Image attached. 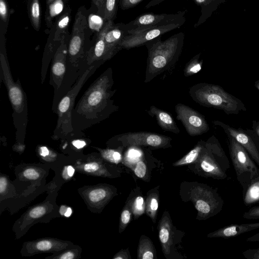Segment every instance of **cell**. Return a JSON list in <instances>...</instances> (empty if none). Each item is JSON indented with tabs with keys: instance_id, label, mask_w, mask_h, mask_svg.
<instances>
[{
	"instance_id": "42",
	"label": "cell",
	"mask_w": 259,
	"mask_h": 259,
	"mask_svg": "<svg viewBox=\"0 0 259 259\" xmlns=\"http://www.w3.org/2000/svg\"><path fill=\"white\" fill-rule=\"evenodd\" d=\"M0 14L1 18L6 22L8 18L7 7L5 0H0Z\"/></svg>"
},
{
	"instance_id": "25",
	"label": "cell",
	"mask_w": 259,
	"mask_h": 259,
	"mask_svg": "<svg viewBox=\"0 0 259 259\" xmlns=\"http://www.w3.org/2000/svg\"><path fill=\"white\" fill-rule=\"evenodd\" d=\"M154 248L149 238L141 239L138 250V258L153 259L154 258Z\"/></svg>"
},
{
	"instance_id": "51",
	"label": "cell",
	"mask_w": 259,
	"mask_h": 259,
	"mask_svg": "<svg viewBox=\"0 0 259 259\" xmlns=\"http://www.w3.org/2000/svg\"><path fill=\"white\" fill-rule=\"evenodd\" d=\"M39 154L42 157H46L50 154V151L45 146L40 147L39 150Z\"/></svg>"
},
{
	"instance_id": "41",
	"label": "cell",
	"mask_w": 259,
	"mask_h": 259,
	"mask_svg": "<svg viewBox=\"0 0 259 259\" xmlns=\"http://www.w3.org/2000/svg\"><path fill=\"white\" fill-rule=\"evenodd\" d=\"M242 254L247 259H259V248L247 249Z\"/></svg>"
},
{
	"instance_id": "4",
	"label": "cell",
	"mask_w": 259,
	"mask_h": 259,
	"mask_svg": "<svg viewBox=\"0 0 259 259\" xmlns=\"http://www.w3.org/2000/svg\"><path fill=\"white\" fill-rule=\"evenodd\" d=\"M189 94L200 105L223 110L227 114H238L247 110L239 99L217 84L198 83L190 88Z\"/></svg>"
},
{
	"instance_id": "12",
	"label": "cell",
	"mask_w": 259,
	"mask_h": 259,
	"mask_svg": "<svg viewBox=\"0 0 259 259\" xmlns=\"http://www.w3.org/2000/svg\"><path fill=\"white\" fill-rule=\"evenodd\" d=\"M175 111L177 119L181 121L190 136H199L209 131L204 116L190 107L178 103L175 106Z\"/></svg>"
},
{
	"instance_id": "47",
	"label": "cell",
	"mask_w": 259,
	"mask_h": 259,
	"mask_svg": "<svg viewBox=\"0 0 259 259\" xmlns=\"http://www.w3.org/2000/svg\"><path fill=\"white\" fill-rule=\"evenodd\" d=\"M60 212L61 214L64 215L66 217H69L72 213V209L69 207L62 206L60 209Z\"/></svg>"
},
{
	"instance_id": "29",
	"label": "cell",
	"mask_w": 259,
	"mask_h": 259,
	"mask_svg": "<svg viewBox=\"0 0 259 259\" xmlns=\"http://www.w3.org/2000/svg\"><path fill=\"white\" fill-rule=\"evenodd\" d=\"M69 21V18L68 16H64L58 22L57 26L56 31L54 34L53 41L54 42H60L62 36L64 34L66 29H67V25Z\"/></svg>"
},
{
	"instance_id": "48",
	"label": "cell",
	"mask_w": 259,
	"mask_h": 259,
	"mask_svg": "<svg viewBox=\"0 0 259 259\" xmlns=\"http://www.w3.org/2000/svg\"><path fill=\"white\" fill-rule=\"evenodd\" d=\"M72 144L75 148L77 149H81L85 146L86 143L83 140L77 139L72 141Z\"/></svg>"
},
{
	"instance_id": "10",
	"label": "cell",
	"mask_w": 259,
	"mask_h": 259,
	"mask_svg": "<svg viewBox=\"0 0 259 259\" xmlns=\"http://www.w3.org/2000/svg\"><path fill=\"white\" fill-rule=\"evenodd\" d=\"M196 193L195 207L200 219H208L222 210L224 201L216 190L201 185L197 187Z\"/></svg>"
},
{
	"instance_id": "45",
	"label": "cell",
	"mask_w": 259,
	"mask_h": 259,
	"mask_svg": "<svg viewBox=\"0 0 259 259\" xmlns=\"http://www.w3.org/2000/svg\"><path fill=\"white\" fill-rule=\"evenodd\" d=\"M8 182L7 179L4 177L1 176L0 178V193L3 194L7 189L8 187Z\"/></svg>"
},
{
	"instance_id": "46",
	"label": "cell",
	"mask_w": 259,
	"mask_h": 259,
	"mask_svg": "<svg viewBox=\"0 0 259 259\" xmlns=\"http://www.w3.org/2000/svg\"><path fill=\"white\" fill-rule=\"evenodd\" d=\"M62 4L60 3H56L51 8L50 10H53V12L50 13V14L52 15L58 14L62 11Z\"/></svg>"
},
{
	"instance_id": "38",
	"label": "cell",
	"mask_w": 259,
	"mask_h": 259,
	"mask_svg": "<svg viewBox=\"0 0 259 259\" xmlns=\"http://www.w3.org/2000/svg\"><path fill=\"white\" fill-rule=\"evenodd\" d=\"M23 176L28 180H36L40 177V173L36 169L30 167L24 170L23 172Z\"/></svg>"
},
{
	"instance_id": "14",
	"label": "cell",
	"mask_w": 259,
	"mask_h": 259,
	"mask_svg": "<svg viewBox=\"0 0 259 259\" xmlns=\"http://www.w3.org/2000/svg\"><path fill=\"white\" fill-rule=\"evenodd\" d=\"M67 45L65 35L64 34L54 55L51 67L50 84L54 88V96L58 92L66 74L68 53Z\"/></svg>"
},
{
	"instance_id": "37",
	"label": "cell",
	"mask_w": 259,
	"mask_h": 259,
	"mask_svg": "<svg viewBox=\"0 0 259 259\" xmlns=\"http://www.w3.org/2000/svg\"><path fill=\"white\" fill-rule=\"evenodd\" d=\"M243 218L247 220L259 219V205L250 207L243 213Z\"/></svg>"
},
{
	"instance_id": "33",
	"label": "cell",
	"mask_w": 259,
	"mask_h": 259,
	"mask_svg": "<svg viewBox=\"0 0 259 259\" xmlns=\"http://www.w3.org/2000/svg\"><path fill=\"white\" fill-rule=\"evenodd\" d=\"M147 213L152 219L155 218L156 211L158 207V199L156 195H150L146 201Z\"/></svg>"
},
{
	"instance_id": "34",
	"label": "cell",
	"mask_w": 259,
	"mask_h": 259,
	"mask_svg": "<svg viewBox=\"0 0 259 259\" xmlns=\"http://www.w3.org/2000/svg\"><path fill=\"white\" fill-rule=\"evenodd\" d=\"M145 202L143 197L137 196L132 204V210L136 218L141 215L144 211Z\"/></svg>"
},
{
	"instance_id": "6",
	"label": "cell",
	"mask_w": 259,
	"mask_h": 259,
	"mask_svg": "<svg viewBox=\"0 0 259 259\" xmlns=\"http://www.w3.org/2000/svg\"><path fill=\"white\" fill-rule=\"evenodd\" d=\"M198 159L201 171L205 176L217 180H224L228 178L227 171L230 167V162L215 136H211L205 142Z\"/></svg>"
},
{
	"instance_id": "50",
	"label": "cell",
	"mask_w": 259,
	"mask_h": 259,
	"mask_svg": "<svg viewBox=\"0 0 259 259\" xmlns=\"http://www.w3.org/2000/svg\"><path fill=\"white\" fill-rule=\"evenodd\" d=\"M166 0H151L145 7V9H149L152 7L160 4Z\"/></svg>"
},
{
	"instance_id": "5",
	"label": "cell",
	"mask_w": 259,
	"mask_h": 259,
	"mask_svg": "<svg viewBox=\"0 0 259 259\" xmlns=\"http://www.w3.org/2000/svg\"><path fill=\"white\" fill-rule=\"evenodd\" d=\"M101 65V63H96L87 69L59 102L54 111L58 116L57 124L52 136L54 140L65 141L76 137L71 122L76 98L88 79Z\"/></svg>"
},
{
	"instance_id": "27",
	"label": "cell",
	"mask_w": 259,
	"mask_h": 259,
	"mask_svg": "<svg viewBox=\"0 0 259 259\" xmlns=\"http://www.w3.org/2000/svg\"><path fill=\"white\" fill-rule=\"evenodd\" d=\"M122 146L117 149H102L97 148L101 156L106 160L115 163H119L121 160V154L120 149Z\"/></svg>"
},
{
	"instance_id": "3",
	"label": "cell",
	"mask_w": 259,
	"mask_h": 259,
	"mask_svg": "<svg viewBox=\"0 0 259 259\" xmlns=\"http://www.w3.org/2000/svg\"><path fill=\"white\" fill-rule=\"evenodd\" d=\"M1 79L7 89L13 109L12 117L16 129V144L24 145L26 127L28 121V104L25 92L20 80L15 82L12 77L8 60L4 50L0 54Z\"/></svg>"
},
{
	"instance_id": "43",
	"label": "cell",
	"mask_w": 259,
	"mask_h": 259,
	"mask_svg": "<svg viewBox=\"0 0 259 259\" xmlns=\"http://www.w3.org/2000/svg\"><path fill=\"white\" fill-rule=\"evenodd\" d=\"M74 171V168L72 166H67L63 170V176L64 178H70L73 176Z\"/></svg>"
},
{
	"instance_id": "16",
	"label": "cell",
	"mask_w": 259,
	"mask_h": 259,
	"mask_svg": "<svg viewBox=\"0 0 259 259\" xmlns=\"http://www.w3.org/2000/svg\"><path fill=\"white\" fill-rule=\"evenodd\" d=\"M128 34L126 24H115L113 21H110L105 35L106 61L111 59L121 50V42Z\"/></svg>"
},
{
	"instance_id": "49",
	"label": "cell",
	"mask_w": 259,
	"mask_h": 259,
	"mask_svg": "<svg viewBox=\"0 0 259 259\" xmlns=\"http://www.w3.org/2000/svg\"><path fill=\"white\" fill-rule=\"evenodd\" d=\"M252 127V130L254 132L255 134H256L257 137L259 140V120H253Z\"/></svg>"
},
{
	"instance_id": "44",
	"label": "cell",
	"mask_w": 259,
	"mask_h": 259,
	"mask_svg": "<svg viewBox=\"0 0 259 259\" xmlns=\"http://www.w3.org/2000/svg\"><path fill=\"white\" fill-rule=\"evenodd\" d=\"M98 9L99 13L102 16H104L105 5L106 0H93Z\"/></svg>"
},
{
	"instance_id": "36",
	"label": "cell",
	"mask_w": 259,
	"mask_h": 259,
	"mask_svg": "<svg viewBox=\"0 0 259 259\" xmlns=\"http://www.w3.org/2000/svg\"><path fill=\"white\" fill-rule=\"evenodd\" d=\"M89 23L90 28L95 30H99L103 27V19L99 16L93 15L90 16Z\"/></svg>"
},
{
	"instance_id": "53",
	"label": "cell",
	"mask_w": 259,
	"mask_h": 259,
	"mask_svg": "<svg viewBox=\"0 0 259 259\" xmlns=\"http://www.w3.org/2000/svg\"><path fill=\"white\" fill-rule=\"evenodd\" d=\"M246 240L247 242H259V232L248 237Z\"/></svg>"
},
{
	"instance_id": "28",
	"label": "cell",
	"mask_w": 259,
	"mask_h": 259,
	"mask_svg": "<svg viewBox=\"0 0 259 259\" xmlns=\"http://www.w3.org/2000/svg\"><path fill=\"white\" fill-rule=\"evenodd\" d=\"M117 10V0H106L103 19L107 22L113 21Z\"/></svg>"
},
{
	"instance_id": "7",
	"label": "cell",
	"mask_w": 259,
	"mask_h": 259,
	"mask_svg": "<svg viewBox=\"0 0 259 259\" xmlns=\"http://www.w3.org/2000/svg\"><path fill=\"white\" fill-rule=\"evenodd\" d=\"M227 137L230 158L237 179L242 187L259 171V167L240 144L232 137Z\"/></svg>"
},
{
	"instance_id": "21",
	"label": "cell",
	"mask_w": 259,
	"mask_h": 259,
	"mask_svg": "<svg viewBox=\"0 0 259 259\" xmlns=\"http://www.w3.org/2000/svg\"><path fill=\"white\" fill-rule=\"evenodd\" d=\"M52 206L49 203H41L28 210L19 220L20 228L24 229L49 213Z\"/></svg>"
},
{
	"instance_id": "30",
	"label": "cell",
	"mask_w": 259,
	"mask_h": 259,
	"mask_svg": "<svg viewBox=\"0 0 259 259\" xmlns=\"http://www.w3.org/2000/svg\"><path fill=\"white\" fill-rule=\"evenodd\" d=\"M30 17L32 22L36 29L39 27L40 12L38 0H32L30 6Z\"/></svg>"
},
{
	"instance_id": "26",
	"label": "cell",
	"mask_w": 259,
	"mask_h": 259,
	"mask_svg": "<svg viewBox=\"0 0 259 259\" xmlns=\"http://www.w3.org/2000/svg\"><path fill=\"white\" fill-rule=\"evenodd\" d=\"M200 56V53L196 55L186 65L184 69L185 76L193 75L201 69L203 61L199 60Z\"/></svg>"
},
{
	"instance_id": "54",
	"label": "cell",
	"mask_w": 259,
	"mask_h": 259,
	"mask_svg": "<svg viewBox=\"0 0 259 259\" xmlns=\"http://www.w3.org/2000/svg\"><path fill=\"white\" fill-rule=\"evenodd\" d=\"M254 86L259 91V79L254 82Z\"/></svg>"
},
{
	"instance_id": "18",
	"label": "cell",
	"mask_w": 259,
	"mask_h": 259,
	"mask_svg": "<svg viewBox=\"0 0 259 259\" xmlns=\"http://www.w3.org/2000/svg\"><path fill=\"white\" fill-rule=\"evenodd\" d=\"M84 198L90 206H104L111 199L113 192L107 186H98L90 187L83 193Z\"/></svg>"
},
{
	"instance_id": "39",
	"label": "cell",
	"mask_w": 259,
	"mask_h": 259,
	"mask_svg": "<svg viewBox=\"0 0 259 259\" xmlns=\"http://www.w3.org/2000/svg\"><path fill=\"white\" fill-rule=\"evenodd\" d=\"M135 175L140 178H143L146 173V165L142 161H139L134 170Z\"/></svg>"
},
{
	"instance_id": "40",
	"label": "cell",
	"mask_w": 259,
	"mask_h": 259,
	"mask_svg": "<svg viewBox=\"0 0 259 259\" xmlns=\"http://www.w3.org/2000/svg\"><path fill=\"white\" fill-rule=\"evenodd\" d=\"M143 0H120V6L122 10L133 8Z\"/></svg>"
},
{
	"instance_id": "24",
	"label": "cell",
	"mask_w": 259,
	"mask_h": 259,
	"mask_svg": "<svg viewBox=\"0 0 259 259\" xmlns=\"http://www.w3.org/2000/svg\"><path fill=\"white\" fill-rule=\"evenodd\" d=\"M205 142L201 141L188 153L182 159L174 164V166H179L189 164L195 161L200 155L204 147Z\"/></svg>"
},
{
	"instance_id": "11",
	"label": "cell",
	"mask_w": 259,
	"mask_h": 259,
	"mask_svg": "<svg viewBox=\"0 0 259 259\" xmlns=\"http://www.w3.org/2000/svg\"><path fill=\"white\" fill-rule=\"evenodd\" d=\"M221 127L227 136H230L240 144L259 167V140L252 130L234 128L219 120L213 122Z\"/></svg>"
},
{
	"instance_id": "17",
	"label": "cell",
	"mask_w": 259,
	"mask_h": 259,
	"mask_svg": "<svg viewBox=\"0 0 259 259\" xmlns=\"http://www.w3.org/2000/svg\"><path fill=\"white\" fill-rule=\"evenodd\" d=\"M111 21L105 22L95 40L88 48L85 55V65L87 69L96 63L103 64L105 60L106 44L105 35Z\"/></svg>"
},
{
	"instance_id": "1",
	"label": "cell",
	"mask_w": 259,
	"mask_h": 259,
	"mask_svg": "<svg viewBox=\"0 0 259 259\" xmlns=\"http://www.w3.org/2000/svg\"><path fill=\"white\" fill-rule=\"evenodd\" d=\"M113 72L111 67L103 72L88 88L74 106L72 113V125L76 136L82 131L107 119L116 111L112 97Z\"/></svg>"
},
{
	"instance_id": "23",
	"label": "cell",
	"mask_w": 259,
	"mask_h": 259,
	"mask_svg": "<svg viewBox=\"0 0 259 259\" xmlns=\"http://www.w3.org/2000/svg\"><path fill=\"white\" fill-rule=\"evenodd\" d=\"M159 237L165 255L169 254L172 241L171 227L169 218L166 215L162 217L159 226Z\"/></svg>"
},
{
	"instance_id": "13",
	"label": "cell",
	"mask_w": 259,
	"mask_h": 259,
	"mask_svg": "<svg viewBox=\"0 0 259 259\" xmlns=\"http://www.w3.org/2000/svg\"><path fill=\"white\" fill-rule=\"evenodd\" d=\"M181 26V25L176 24L156 26L137 32L128 34L125 36L121 42V50L123 49L128 50L142 46L146 42Z\"/></svg>"
},
{
	"instance_id": "32",
	"label": "cell",
	"mask_w": 259,
	"mask_h": 259,
	"mask_svg": "<svg viewBox=\"0 0 259 259\" xmlns=\"http://www.w3.org/2000/svg\"><path fill=\"white\" fill-rule=\"evenodd\" d=\"M82 169L90 174L105 175L106 173L102 165L98 162H89L82 166Z\"/></svg>"
},
{
	"instance_id": "22",
	"label": "cell",
	"mask_w": 259,
	"mask_h": 259,
	"mask_svg": "<svg viewBox=\"0 0 259 259\" xmlns=\"http://www.w3.org/2000/svg\"><path fill=\"white\" fill-rule=\"evenodd\" d=\"M242 188L243 201L245 206L259 203V171Z\"/></svg>"
},
{
	"instance_id": "2",
	"label": "cell",
	"mask_w": 259,
	"mask_h": 259,
	"mask_svg": "<svg viewBox=\"0 0 259 259\" xmlns=\"http://www.w3.org/2000/svg\"><path fill=\"white\" fill-rule=\"evenodd\" d=\"M184 38V33L180 32L164 41L159 36L145 43L148 57L145 83H148L156 76L173 70L181 54Z\"/></svg>"
},
{
	"instance_id": "19",
	"label": "cell",
	"mask_w": 259,
	"mask_h": 259,
	"mask_svg": "<svg viewBox=\"0 0 259 259\" xmlns=\"http://www.w3.org/2000/svg\"><path fill=\"white\" fill-rule=\"evenodd\" d=\"M258 228L259 222L246 224H232L209 233L207 237L223 238L234 237Z\"/></svg>"
},
{
	"instance_id": "9",
	"label": "cell",
	"mask_w": 259,
	"mask_h": 259,
	"mask_svg": "<svg viewBox=\"0 0 259 259\" xmlns=\"http://www.w3.org/2000/svg\"><path fill=\"white\" fill-rule=\"evenodd\" d=\"M185 11H180L175 14L146 13L142 14L135 20L126 24L128 33L131 34L145 29L171 24L182 25L186 21Z\"/></svg>"
},
{
	"instance_id": "52",
	"label": "cell",
	"mask_w": 259,
	"mask_h": 259,
	"mask_svg": "<svg viewBox=\"0 0 259 259\" xmlns=\"http://www.w3.org/2000/svg\"><path fill=\"white\" fill-rule=\"evenodd\" d=\"M127 251H120L115 255L113 258H127Z\"/></svg>"
},
{
	"instance_id": "31",
	"label": "cell",
	"mask_w": 259,
	"mask_h": 259,
	"mask_svg": "<svg viewBox=\"0 0 259 259\" xmlns=\"http://www.w3.org/2000/svg\"><path fill=\"white\" fill-rule=\"evenodd\" d=\"M80 250L76 248H68L59 253H57L55 256L48 257L47 258H52L57 259H74L76 258L80 255Z\"/></svg>"
},
{
	"instance_id": "15",
	"label": "cell",
	"mask_w": 259,
	"mask_h": 259,
	"mask_svg": "<svg viewBox=\"0 0 259 259\" xmlns=\"http://www.w3.org/2000/svg\"><path fill=\"white\" fill-rule=\"evenodd\" d=\"M72 243L54 238H42L24 242L21 250L23 256H31L42 252L59 253L70 248Z\"/></svg>"
},
{
	"instance_id": "8",
	"label": "cell",
	"mask_w": 259,
	"mask_h": 259,
	"mask_svg": "<svg viewBox=\"0 0 259 259\" xmlns=\"http://www.w3.org/2000/svg\"><path fill=\"white\" fill-rule=\"evenodd\" d=\"M112 140L121 146H147L153 148H165L171 146L169 137L145 132H129L114 136Z\"/></svg>"
},
{
	"instance_id": "20",
	"label": "cell",
	"mask_w": 259,
	"mask_h": 259,
	"mask_svg": "<svg viewBox=\"0 0 259 259\" xmlns=\"http://www.w3.org/2000/svg\"><path fill=\"white\" fill-rule=\"evenodd\" d=\"M148 113L155 117L159 126L163 130L175 134H179L180 130L172 117L167 112L152 105L150 107Z\"/></svg>"
},
{
	"instance_id": "35",
	"label": "cell",
	"mask_w": 259,
	"mask_h": 259,
	"mask_svg": "<svg viewBox=\"0 0 259 259\" xmlns=\"http://www.w3.org/2000/svg\"><path fill=\"white\" fill-rule=\"evenodd\" d=\"M132 207L130 208L129 204L127 206H125L124 208L123 209L120 217V232H121L124 230L128 223L131 219L132 216Z\"/></svg>"
}]
</instances>
